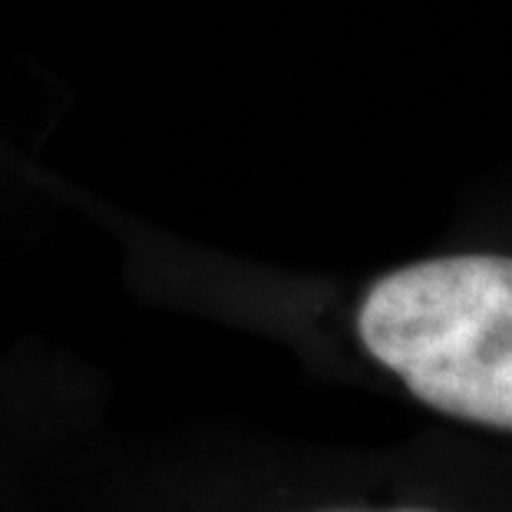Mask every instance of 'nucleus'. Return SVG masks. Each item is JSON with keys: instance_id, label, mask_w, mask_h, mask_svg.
I'll use <instances>...</instances> for the list:
<instances>
[{"instance_id": "nucleus-2", "label": "nucleus", "mask_w": 512, "mask_h": 512, "mask_svg": "<svg viewBox=\"0 0 512 512\" xmlns=\"http://www.w3.org/2000/svg\"><path fill=\"white\" fill-rule=\"evenodd\" d=\"M318 512H440L427 506H390V509H318Z\"/></svg>"}, {"instance_id": "nucleus-1", "label": "nucleus", "mask_w": 512, "mask_h": 512, "mask_svg": "<svg viewBox=\"0 0 512 512\" xmlns=\"http://www.w3.org/2000/svg\"><path fill=\"white\" fill-rule=\"evenodd\" d=\"M357 337L420 403L512 433V258L453 255L390 271L364 294Z\"/></svg>"}]
</instances>
